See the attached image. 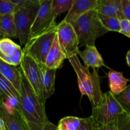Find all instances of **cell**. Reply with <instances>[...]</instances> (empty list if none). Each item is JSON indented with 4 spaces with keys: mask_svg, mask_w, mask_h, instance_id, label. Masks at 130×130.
Returning <instances> with one entry per match:
<instances>
[{
    "mask_svg": "<svg viewBox=\"0 0 130 130\" xmlns=\"http://www.w3.org/2000/svg\"><path fill=\"white\" fill-rule=\"evenodd\" d=\"M18 103L20 112L30 130L41 129L49 121L46 114L45 103L34 93L22 71L21 90Z\"/></svg>",
    "mask_w": 130,
    "mask_h": 130,
    "instance_id": "cell-1",
    "label": "cell"
},
{
    "mask_svg": "<svg viewBox=\"0 0 130 130\" xmlns=\"http://www.w3.org/2000/svg\"><path fill=\"white\" fill-rule=\"evenodd\" d=\"M68 59L77 76L78 85L82 95L87 96L92 106L94 107L99 104L103 96L98 71L93 69V72H90L89 67L80 63L77 55Z\"/></svg>",
    "mask_w": 130,
    "mask_h": 130,
    "instance_id": "cell-2",
    "label": "cell"
},
{
    "mask_svg": "<svg viewBox=\"0 0 130 130\" xmlns=\"http://www.w3.org/2000/svg\"><path fill=\"white\" fill-rule=\"evenodd\" d=\"M70 24L79 41V46L95 45V41L109 32L102 25L96 10L88 11Z\"/></svg>",
    "mask_w": 130,
    "mask_h": 130,
    "instance_id": "cell-3",
    "label": "cell"
},
{
    "mask_svg": "<svg viewBox=\"0 0 130 130\" xmlns=\"http://www.w3.org/2000/svg\"><path fill=\"white\" fill-rule=\"evenodd\" d=\"M39 7L40 3L26 0L17 6L14 13L17 38L24 47L29 39L31 28Z\"/></svg>",
    "mask_w": 130,
    "mask_h": 130,
    "instance_id": "cell-4",
    "label": "cell"
},
{
    "mask_svg": "<svg viewBox=\"0 0 130 130\" xmlns=\"http://www.w3.org/2000/svg\"><path fill=\"white\" fill-rule=\"evenodd\" d=\"M125 110L110 91L103 94L99 104L93 107L91 118L96 124H105L117 119Z\"/></svg>",
    "mask_w": 130,
    "mask_h": 130,
    "instance_id": "cell-5",
    "label": "cell"
},
{
    "mask_svg": "<svg viewBox=\"0 0 130 130\" xmlns=\"http://www.w3.org/2000/svg\"><path fill=\"white\" fill-rule=\"evenodd\" d=\"M56 34L57 26L40 35L30 38L22 50L23 54L30 56L38 64L45 65Z\"/></svg>",
    "mask_w": 130,
    "mask_h": 130,
    "instance_id": "cell-6",
    "label": "cell"
},
{
    "mask_svg": "<svg viewBox=\"0 0 130 130\" xmlns=\"http://www.w3.org/2000/svg\"><path fill=\"white\" fill-rule=\"evenodd\" d=\"M54 0H42L34 22L30 30L29 38L40 35L57 26L56 17L53 12Z\"/></svg>",
    "mask_w": 130,
    "mask_h": 130,
    "instance_id": "cell-7",
    "label": "cell"
},
{
    "mask_svg": "<svg viewBox=\"0 0 130 130\" xmlns=\"http://www.w3.org/2000/svg\"><path fill=\"white\" fill-rule=\"evenodd\" d=\"M0 117L7 130H30L20 112L18 102L0 99Z\"/></svg>",
    "mask_w": 130,
    "mask_h": 130,
    "instance_id": "cell-8",
    "label": "cell"
},
{
    "mask_svg": "<svg viewBox=\"0 0 130 130\" xmlns=\"http://www.w3.org/2000/svg\"><path fill=\"white\" fill-rule=\"evenodd\" d=\"M57 35L59 43L67 58L78 55L79 41L71 24L62 20L57 25Z\"/></svg>",
    "mask_w": 130,
    "mask_h": 130,
    "instance_id": "cell-9",
    "label": "cell"
},
{
    "mask_svg": "<svg viewBox=\"0 0 130 130\" xmlns=\"http://www.w3.org/2000/svg\"><path fill=\"white\" fill-rule=\"evenodd\" d=\"M20 67L23 74L31 85L34 93L42 100V73L39 64L30 56L23 54Z\"/></svg>",
    "mask_w": 130,
    "mask_h": 130,
    "instance_id": "cell-10",
    "label": "cell"
},
{
    "mask_svg": "<svg viewBox=\"0 0 130 130\" xmlns=\"http://www.w3.org/2000/svg\"><path fill=\"white\" fill-rule=\"evenodd\" d=\"M23 57L21 46L8 38L0 39V59L11 66L20 64Z\"/></svg>",
    "mask_w": 130,
    "mask_h": 130,
    "instance_id": "cell-11",
    "label": "cell"
},
{
    "mask_svg": "<svg viewBox=\"0 0 130 130\" xmlns=\"http://www.w3.org/2000/svg\"><path fill=\"white\" fill-rule=\"evenodd\" d=\"M42 73L41 91L42 100L44 103L54 94L55 90V79L56 69H50L44 64H39Z\"/></svg>",
    "mask_w": 130,
    "mask_h": 130,
    "instance_id": "cell-12",
    "label": "cell"
},
{
    "mask_svg": "<svg viewBox=\"0 0 130 130\" xmlns=\"http://www.w3.org/2000/svg\"><path fill=\"white\" fill-rule=\"evenodd\" d=\"M97 2L98 0H74L71 9L63 20L70 24L89 10H96Z\"/></svg>",
    "mask_w": 130,
    "mask_h": 130,
    "instance_id": "cell-13",
    "label": "cell"
},
{
    "mask_svg": "<svg viewBox=\"0 0 130 130\" xmlns=\"http://www.w3.org/2000/svg\"><path fill=\"white\" fill-rule=\"evenodd\" d=\"M66 58L67 57L59 43L57 35L56 34L52 46L47 54L45 66L48 68L57 70L61 67Z\"/></svg>",
    "mask_w": 130,
    "mask_h": 130,
    "instance_id": "cell-14",
    "label": "cell"
},
{
    "mask_svg": "<svg viewBox=\"0 0 130 130\" xmlns=\"http://www.w3.org/2000/svg\"><path fill=\"white\" fill-rule=\"evenodd\" d=\"M79 55L83 60L84 66L93 69L100 68L101 67H108L104 63L103 58L98 52L96 47L94 46H86L85 50L79 51Z\"/></svg>",
    "mask_w": 130,
    "mask_h": 130,
    "instance_id": "cell-15",
    "label": "cell"
},
{
    "mask_svg": "<svg viewBox=\"0 0 130 130\" xmlns=\"http://www.w3.org/2000/svg\"><path fill=\"white\" fill-rule=\"evenodd\" d=\"M96 10L103 15L116 17L119 20L124 19L121 11V0H98Z\"/></svg>",
    "mask_w": 130,
    "mask_h": 130,
    "instance_id": "cell-16",
    "label": "cell"
},
{
    "mask_svg": "<svg viewBox=\"0 0 130 130\" xmlns=\"http://www.w3.org/2000/svg\"><path fill=\"white\" fill-rule=\"evenodd\" d=\"M0 73L8 80L19 94L21 90V70L0 59Z\"/></svg>",
    "mask_w": 130,
    "mask_h": 130,
    "instance_id": "cell-17",
    "label": "cell"
},
{
    "mask_svg": "<svg viewBox=\"0 0 130 130\" xmlns=\"http://www.w3.org/2000/svg\"><path fill=\"white\" fill-rule=\"evenodd\" d=\"M107 75L110 91L113 95H118L126 88L127 83L129 80L124 77L122 72L110 69Z\"/></svg>",
    "mask_w": 130,
    "mask_h": 130,
    "instance_id": "cell-18",
    "label": "cell"
},
{
    "mask_svg": "<svg viewBox=\"0 0 130 130\" xmlns=\"http://www.w3.org/2000/svg\"><path fill=\"white\" fill-rule=\"evenodd\" d=\"M0 38H17L14 14L0 15Z\"/></svg>",
    "mask_w": 130,
    "mask_h": 130,
    "instance_id": "cell-19",
    "label": "cell"
},
{
    "mask_svg": "<svg viewBox=\"0 0 130 130\" xmlns=\"http://www.w3.org/2000/svg\"><path fill=\"white\" fill-rule=\"evenodd\" d=\"M98 18L102 25L108 31H114L120 32L119 19L116 17L107 16L98 13Z\"/></svg>",
    "mask_w": 130,
    "mask_h": 130,
    "instance_id": "cell-20",
    "label": "cell"
},
{
    "mask_svg": "<svg viewBox=\"0 0 130 130\" xmlns=\"http://www.w3.org/2000/svg\"><path fill=\"white\" fill-rule=\"evenodd\" d=\"M81 118L74 116H67L62 118L57 125L58 130H78Z\"/></svg>",
    "mask_w": 130,
    "mask_h": 130,
    "instance_id": "cell-21",
    "label": "cell"
},
{
    "mask_svg": "<svg viewBox=\"0 0 130 130\" xmlns=\"http://www.w3.org/2000/svg\"><path fill=\"white\" fill-rule=\"evenodd\" d=\"M74 0H54L53 4V12L57 17L58 15L71 9Z\"/></svg>",
    "mask_w": 130,
    "mask_h": 130,
    "instance_id": "cell-22",
    "label": "cell"
},
{
    "mask_svg": "<svg viewBox=\"0 0 130 130\" xmlns=\"http://www.w3.org/2000/svg\"><path fill=\"white\" fill-rule=\"evenodd\" d=\"M117 100L124 110L130 114V85L118 95H115Z\"/></svg>",
    "mask_w": 130,
    "mask_h": 130,
    "instance_id": "cell-23",
    "label": "cell"
},
{
    "mask_svg": "<svg viewBox=\"0 0 130 130\" xmlns=\"http://www.w3.org/2000/svg\"><path fill=\"white\" fill-rule=\"evenodd\" d=\"M17 6L10 0H0V15L14 14Z\"/></svg>",
    "mask_w": 130,
    "mask_h": 130,
    "instance_id": "cell-24",
    "label": "cell"
},
{
    "mask_svg": "<svg viewBox=\"0 0 130 130\" xmlns=\"http://www.w3.org/2000/svg\"><path fill=\"white\" fill-rule=\"evenodd\" d=\"M117 130H130V114L124 112L117 118Z\"/></svg>",
    "mask_w": 130,
    "mask_h": 130,
    "instance_id": "cell-25",
    "label": "cell"
},
{
    "mask_svg": "<svg viewBox=\"0 0 130 130\" xmlns=\"http://www.w3.org/2000/svg\"><path fill=\"white\" fill-rule=\"evenodd\" d=\"M96 124L91 116L87 118H81L80 124L78 130H96Z\"/></svg>",
    "mask_w": 130,
    "mask_h": 130,
    "instance_id": "cell-26",
    "label": "cell"
},
{
    "mask_svg": "<svg viewBox=\"0 0 130 130\" xmlns=\"http://www.w3.org/2000/svg\"><path fill=\"white\" fill-rule=\"evenodd\" d=\"M120 33L130 38V20L127 19H122L119 20Z\"/></svg>",
    "mask_w": 130,
    "mask_h": 130,
    "instance_id": "cell-27",
    "label": "cell"
},
{
    "mask_svg": "<svg viewBox=\"0 0 130 130\" xmlns=\"http://www.w3.org/2000/svg\"><path fill=\"white\" fill-rule=\"evenodd\" d=\"M121 7L125 19L130 20V0H121Z\"/></svg>",
    "mask_w": 130,
    "mask_h": 130,
    "instance_id": "cell-28",
    "label": "cell"
},
{
    "mask_svg": "<svg viewBox=\"0 0 130 130\" xmlns=\"http://www.w3.org/2000/svg\"><path fill=\"white\" fill-rule=\"evenodd\" d=\"M96 130H117V119L105 124H96Z\"/></svg>",
    "mask_w": 130,
    "mask_h": 130,
    "instance_id": "cell-29",
    "label": "cell"
},
{
    "mask_svg": "<svg viewBox=\"0 0 130 130\" xmlns=\"http://www.w3.org/2000/svg\"><path fill=\"white\" fill-rule=\"evenodd\" d=\"M40 130H58V129H57V126H56L49 121Z\"/></svg>",
    "mask_w": 130,
    "mask_h": 130,
    "instance_id": "cell-30",
    "label": "cell"
},
{
    "mask_svg": "<svg viewBox=\"0 0 130 130\" xmlns=\"http://www.w3.org/2000/svg\"><path fill=\"white\" fill-rule=\"evenodd\" d=\"M0 130H7L3 119L0 117Z\"/></svg>",
    "mask_w": 130,
    "mask_h": 130,
    "instance_id": "cell-31",
    "label": "cell"
},
{
    "mask_svg": "<svg viewBox=\"0 0 130 130\" xmlns=\"http://www.w3.org/2000/svg\"><path fill=\"white\" fill-rule=\"evenodd\" d=\"M12 3H14V4L17 5V6L22 5V3H24L26 0H10Z\"/></svg>",
    "mask_w": 130,
    "mask_h": 130,
    "instance_id": "cell-32",
    "label": "cell"
},
{
    "mask_svg": "<svg viewBox=\"0 0 130 130\" xmlns=\"http://www.w3.org/2000/svg\"><path fill=\"white\" fill-rule=\"evenodd\" d=\"M126 61L129 67H130V50L128 51L126 55Z\"/></svg>",
    "mask_w": 130,
    "mask_h": 130,
    "instance_id": "cell-33",
    "label": "cell"
},
{
    "mask_svg": "<svg viewBox=\"0 0 130 130\" xmlns=\"http://www.w3.org/2000/svg\"><path fill=\"white\" fill-rule=\"evenodd\" d=\"M31 1H33V2H38V3H39L40 1H42V0H31Z\"/></svg>",
    "mask_w": 130,
    "mask_h": 130,
    "instance_id": "cell-34",
    "label": "cell"
},
{
    "mask_svg": "<svg viewBox=\"0 0 130 130\" xmlns=\"http://www.w3.org/2000/svg\"><path fill=\"white\" fill-rule=\"evenodd\" d=\"M0 39H1V38H0Z\"/></svg>",
    "mask_w": 130,
    "mask_h": 130,
    "instance_id": "cell-35",
    "label": "cell"
}]
</instances>
